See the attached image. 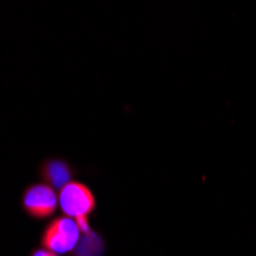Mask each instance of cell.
<instances>
[{"label":"cell","instance_id":"1","mask_svg":"<svg viewBox=\"0 0 256 256\" xmlns=\"http://www.w3.org/2000/svg\"><path fill=\"white\" fill-rule=\"evenodd\" d=\"M58 207L63 215L77 221L82 234H89L92 230L89 218L97 210V196L86 182L74 180L60 189Z\"/></svg>","mask_w":256,"mask_h":256},{"label":"cell","instance_id":"2","mask_svg":"<svg viewBox=\"0 0 256 256\" xmlns=\"http://www.w3.org/2000/svg\"><path fill=\"white\" fill-rule=\"evenodd\" d=\"M20 208L23 215L32 221H46L54 218L58 208V195L46 182H31L20 195Z\"/></svg>","mask_w":256,"mask_h":256},{"label":"cell","instance_id":"3","mask_svg":"<svg viewBox=\"0 0 256 256\" xmlns=\"http://www.w3.org/2000/svg\"><path fill=\"white\" fill-rule=\"evenodd\" d=\"M80 227L76 220L66 215L52 218L40 234V246L58 254H69L80 240Z\"/></svg>","mask_w":256,"mask_h":256},{"label":"cell","instance_id":"4","mask_svg":"<svg viewBox=\"0 0 256 256\" xmlns=\"http://www.w3.org/2000/svg\"><path fill=\"white\" fill-rule=\"evenodd\" d=\"M78 174L80 170L74 164L60 156H46L40 161L37 168L38 178L56 190L63 189L68 182L74 181Z\"/></svg>","mask_w":256,"mask_h":256},{"label":"cell","instance_id":"5","mask_svg":"<svg viewBox=\"0 0 256 256\" xmlns=\"http://www.w3.org/2000/svg\"><path fill=\"white\" fill-rule=\"evenodd\" d=\"M106 240L98 230L92 228L89 234H83L76 248L68 256H104Z\"/></svg>","mask_w":256,"mask_h":256},{"label":"cell","instance_id":"6","mask_svg":"<svg viewBox=\"0 0 256 256\" xmlns=\"http://www.w3.org/2000/svg\"><path fill=\"white\" fill-rule=\"evenodd\" d=\"M28 256H60L58 253H56V252H52V250H50V248H46V247H34L31 252H30V254Z\"/></svg>","mask_w":256,"mask_h":256}]
</instances>
